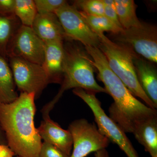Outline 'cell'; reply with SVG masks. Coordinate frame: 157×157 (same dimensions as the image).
I'll use <instances>...</instances> for the list:
<instances>
[{
	"label": "cell",
	"mask_w": 157,
	"mask_h": 157,
	"mask_svg": "<svg viewBox=\"0 0 157 157\" xmlns=\"http://www.w3.org/2000/svg\"><path fill=\"white\" fill-rule=\"evenodd\" d=\"M38 14L54 13L67 2L64 0H34Z\"/></svg>",
	"instance_id": "cell-22"
},
{
	"label": "cell",
	"mask_w": 157,
	"mask_h": 157,
	"mask_svg": "<svg viewBox=\"0 0 157 157\" xmlns=\"http://www.w3.org/2000/svg\"><path fill=\"white\" fill-rule=\"evenodd\" d=\"M35 100V94L20 93L11 103L0 104V125L18 157H39L42 142L34 124Z\"/></svg>",
	"instance_id": "cell-1"
},
{
	"label": "cell",
	"mask_w": 157,
	"mask_h": 157,
	"mask_svg": "<svg viewBox=\"0 0 157 157\" xmlns=\"http://www.w3.org/2000/svg\"><path fill=\"white\" fill-rule=\"evenodd\" d=\"M15 0H0V15L8 16L14 14Z\"/></svg>",
	"instance_id": "cell-25"
},
{
	"label": "cell",
	"mask_w": 157,
	"mask_h": 157,
	"mask_svg": "<svg viewBox=\"0 0 157 157\" xmlns=\"http://www.w3.org/2000/svg\"><path fill=\"white\" fill-rule=\"evenodd\" d=\"M8 59L0 56V104H9L18 98Z\"/></svg>",
	"instance_id": "cell-16"
},
{
	"label": "cell",
	"mask_w": 157,
	"mask_h": 157,
	"mask_svg": "<svg viewBox=\"0 0 157 157\" xmlns=\"http://www.w3.org/2000/svg\"><path fill=\"white\" fill-rule=\"evenodd\" d=\"M14 155L8 145L0 144V157H14Z\"/></svg>",
	"instance_id": "cell-26"
},
{
	"label": "cell",
	"mask_w": 157,
	"mask_h": 157,
	"mask_svg": "<svg viewBox=\"0 0 157 157\" xmlns=\"http://www.w3.org/2000/svg\"><path fill=\"white\" fill-rule=\"evenodd\" d=\"M54 13L63 29L65 40L78 41L84 46L98 48L100 42L98 35L90 27L76 7L67 2Z\"/></svg>",
	"instance_id": "cell-8"
},
{
	"label": "cell",
	"mask_w": 157,
	"mask_h": 157,
	"mask_svg": "<svg viewBox=\"0 0 157 157\" xmlns=\"http://www.w3.org/2000/svg\"><path fill=\"white\" fill-rule=\"evenodd\" d=\"M103 2L104 5V16L119 28L123 29L118 18L114 0H103Z\"/></svg>",
	"instance_id": "cell-23"
},
{
	"label": "cell",
	"mask_w": 157,
	"mask_h": 157,
	"mask_svg": "<svg viewBox=\"0 0 157 157\" xmlns=\"http://www.w3.org/2000/svg\"><path fill=\"white\" fill-rule=\"evenodd\" d=\"M73 6L78 11L94 16H104L103 0H77Z\"/></svg>",
	"instance_id": "cell-21"
},
{
	"label": "cell",
	"mask_w": 157,
	"mask_h": 157,
	"mask_svg": "<svg viewBox=\"0 0 157 157\" xmlns=\"http://www.w3.org/2000/svg\"><path fill=\"white\" fill-rule=\"evenodd\" d=\"M96 33L100 42L98 48L106 57L111 70L133 95L141 99L147 107L156 109L137 80L134 64V59L137 55L125 46L113 42L104 33Z\"/></svg>",
	"instance_id": "cell-4"
},
{
	"label": "cell",
	"mask_w": 157,
	"mask_h": 157,
	"mask_svg": "<svg viewBox=\"0 0 157 157\" xmlns=\"http://www.w3.org/2000/svg\"><path fill=\"white\" fill-rule=\"evenodd\" d=\"M45 43L36 35L31 27L21 25L9 43L7 56L17 57L28 61L43 64Z\"/></svg>",
	"instance_id": "cell-10"
},
{
	"label": "cell",
	"mask_w": 157,
	"mask_h": 157,
	"mask_svg": "<svg viewBox=\"0 0 157 157\" xmlns=\"http://www.w3.org/2000/svg\"><path fill=\"white\" fill-rule=\"evenodd\" d=\"M119 21L123 29L140 26L142 23L136 14L137 5L133 0H114Z\"/></svg>",
	"instance_id": "cell-18"
},
{
	"label": "cell",
	"mask_w": 157,
	"mask_h": 157,
	"mask_svg": "<svg viewBox=\"0 0 157 157\" xmlns=\"http://www.w3.org/2000/svg\"><path fill=\"white\" fill-rule=\"evenodd\" d=\"M98 70V76L104 83L107 94L114 102L109 107V117L125 133H132L137 122L157 116L156 109L147 107L137 100L109 68L106 57L99 48L84 46Z\"/></svg>",
	"instance_id": "cell-2"
},
{
	"label": "cell",
	"mask_w": 157,
	"mask_h": 157,
	"mask_svg": "<svg viewBox=\"0 0 157 157\" xmlns=\"http://www.w3.org/2000/svg\"><path fill=\"white\" fill-rule=\"evenodd\" d=\"M56 147L47 142L42 143L39 157H70Z\"/></svg>",
	"instance_id": "cell-24"
},
{
	"label": "cell",
	"mask_w": 157,
	"mask_h": 157,
	"mask_svg": "<svg viewBox=\"0 0 157 157\" xmlns=\"http://www.w3.org/2000/svg\"><path fill=\"white\" fill-rule=\"evenodd\" d=\"M15 86L21 93L34 94L38 99L50 84L47 73L42 65L17 57L8 58Z\"/></svg>",
	"instance_id": "cell-7"
},
{
	"label": "cell",
	"mask_w": 157,
	"mask_h": 157,
	"mask_svg": "<svg viewBox=\"0 0 157 157\" xmlns=\"http://www.w3.org/2000/svg\"><path fill=\"white\" fill-rule=\"evenodd\" d=\"M42 117L43 121L37 128L41 139L71 155L73 140L70 131L62 128L57 123L50 118L49 114L42 115Z\"/></svg>",
	"instance_id": "cell-11"
},
{
	"label": "cell",
	"mask_w": 157,
	"mask_h": 157,
	"mask_svg": "<svg viewBox=\"0 0 157 157\" xmlns=\"http://www.w3.org/2000/svg\"><path fill=\"white\" fill-rule=\"evenodd\" d=\"M14 13L21 25L29 27L38 14L34 0H15Z\"/></svg>",
	"instance_id": "cell-19"
},
{
	"label": "cell",
	"mask_w": 157,
	"mask_h": 157,
	"mask_svg": "<svg viewBox=\"0 0 157 157\" xmlns=\"http://www.w3.org/2000/svg\"><path fill=\"white\" fill-rule=\"evenodd\" d=\"M31 28L45 43L65 40L63 29L55 13H38Z\"/></svg>",
	"instance_id": "cell-13"
},
{
	"label": "cell",
	"mask_w": 157,
	"mask_h": 157,
	"mask_svg": "<svg viewBox=\"0 0 157 157\" xmlns=\"http://www.w3.org/2000/svg\"><path fill=\"white\" fill-rule=\"evenodd\" d=\"M73 94L87 104L94 116L98 129L101 134L109 141L117 144L128 157H139L125 133L106 114L101 102L96 98V93L81 88L74 89Z\"/></svg>",
	"instance_id": "cell-5"
},
{
	"label": "cell",
	"mask_w": 157,
	"mask_h": 157,
	"mask_svg": "<svg viewBox=\"0 0 157 157\" xmlns=\"http://www.w3.org/2000/svg\"><path fill=\"white\" fill-rule=\"evenodd\" d=\"M86 21L94 33L110 32L112 34H117L123 30L119 28L105 16H94L79 11Z\"/></svg>",
	"instance_id": "cell-20"
},
{
	"label": "cell",
	"mask_w": 157,
	"mask_h": 157,
	"mask_svg": "<svg viewBox=\"0 0 157 157\" xmlns=\"http://www.w3.org/2000/svg\"><path fill=\"white\" fill-rule=\"evenodd\" d=\"M0 144L8 145V142H7L6 134L3 131L1 125H0Z\"/></svg>",
	"instance_id": "cell-28"
},
{
	"label": "cell",
	"mask_w": 157,
	"mask_h": 157,
	"mask_svg": "<svg viewBox=\"0 0 157 157\" xmlns=\"http://www.w3.org/2000/svg\"><path fill=\"white\" fill-rule=\"evenodd\" d=\"M64 47L63 78L57 94L48 103L49 106L53 108L65 91L71 89L81 88L96 94L107 93L104 88L100 86L95 79V68L86 49L70 42L64 44Z\"/></svg>",
	"instance_id": "cell-3"
},
{
	"label": "cell",
	"mask_w": 157,
	"mask_h": 157,
	"mask_svg": "<svg viewBox=\"0 0 157 157\" xmlns=\"http://www.w3.org/2000/svg\"><path fill=\"white\" fill-rule=\"evenodd\" d=\"M152 63L138 56L134 59L137 80L144 92L157 108V72Z\"/></svg>",
	"instance_id": "cell-14"
},
{
	"label": "cell",
	"mask_w": 157,
	"mask_h": 157,
	"mask_svg": "<svg viewBox=\"0 0 157 157\" xmlns=\"http://www.w3.org/2000/svg\"><path fill=\"white\" fill-rule=\"evenodd\" d=\"M68 130L73 140V151L70 157L87 156L91 153L106 149L110 142L100 133L94 124L85 119L73 121Z\"/></svg>",
	"instance_id": "cell-9"
},
{
	"label": "cell",
	"mask_w": 157,
	"mask_h": 157,
	"mask_svg": "<svg viewBox=\"0 0 157 157\" xmlns=\"http://www.w3.org/2000/svg\"><path fill=\"white\" fill-rule=\"evenodd\" d=\"M94 155L95 157H109V153L106 149H103L95 152Z\"/></svg>",
	"instance_id": "cell-27"
},
{
	"label": "cell",
	"mask_w": 157,
	"mask_h": 157,
	"mask_svg": "<svg viewBox=\"0 0 157 157\" xmlns=\"http://www.w3.org/2000/svg\"><path fill=\"white\" fill-rule=\"evenodd\" d=\"M20 21L14 15H0V56L8 59V46L20 27Z\"/></svg>",
	"instance_id": "cell-17"
},
{
	"label": "cell",
	"mask_w": 157,
	"mask_h": 157,
	"mask_svg": "<svg viewBox=\"0 0 157 157\" xmlns=\"http://www.w3.org/2000/svg\"><path fill=\"white\" fill-rule=\"evenodd\" d=\"M18 157V156H17V157Z\"/></svg>",
	"instance_id": "cell-29"
},
{
	"label": "cell",
	"mask_w": 157,
	"mask_h": 157,
	"mask_svg": "<svg viewBox=\"0 0 157 157\" xmlns=\"http://www.w3.org/2000/svg\"><path fill=\"white\" fill-rule=\"evenodd\" d=\"M132 133L151 157H157V116L137 122Z\"/></svg>",
	"instance_id": "cell-15"
},
{
	"label": "cell",
	"mask_w": 157,
	"mask_h": 157,
	"mask_svg": "<svg viewBox=\"0 0 157 157\" xmlns=\"http://www.w3.org/2000/svg\"><path fill=\"white\" fill-rule=\"evenodd\" d=\"M65 50L63 41L45 43V57L42 65L50 83L61 84L63 78Z\"/></svg>",
	"instance_id": "cell-12"
},
{
	"label": "cell",
	"mask_w": 157,
	"mask_h": 157,
	"mask_svg": "<svg viewBox=\"0 0 157 157\" xmlns=\"http://www.w3.org/2000/svg\"><path fill=\"white\" fill-rule=\"evenodd\" d=\"M113 42L125 46L138 56L154 63L157 62V29L142 22L140 26L112 34Z\"/></svg>",
	"instance_id": "cell-6"
}]
</instances>
